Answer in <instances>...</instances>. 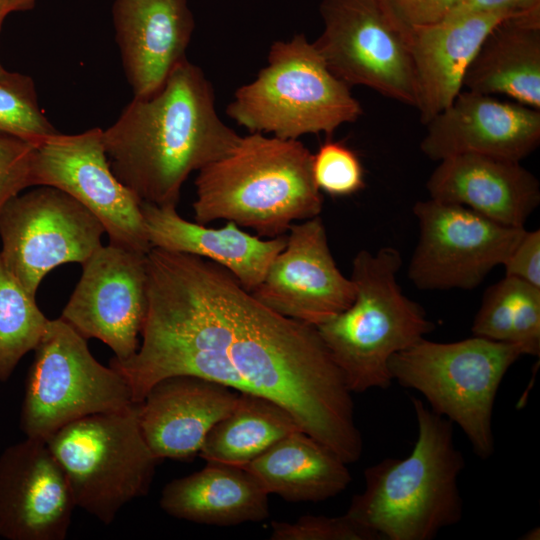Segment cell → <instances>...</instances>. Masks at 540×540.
Masks as SVG:
<instances>
[{
    "instance_id": "18",
    "label": "cell",
    "mask_w": 540,
    "mask_h": 540,
    "mask_svg": "<svg viewBox=\"0 0 540 540\" xmlns=\"http://www.w3.org/2000/svg\"><path fill=\"white\" fill-rule=\"evenodd\" d=\"M239 392L194 375L155 383L138 404L142 435L154 456L184 460L199 454L211 428L236 405Z\"/></svg>"
},
{
    "instance_id": "22",
    "label": "cell",
    "mask_w": 540,
    "mask_h": 540,
    "mask_svg": "<svg viewBox=\"0 0 540 540\" xmlns=\"http://www.w3.org/2000/svg\"><path fill=\"white\" fill-rule=\"evenodd\" d=\"M141 212L152 247L215 262L249 292L260 284L286 244V234L264 239L230 221L220 228L188 221L178 214L176 206L141 202Z\"/></svg>"
},
{
    "instance_id": "7",
    "label": "cell",
    "mask_w": 540,
    "mask_h": 540,
    "mask_svg": "<svg viewBox=\"0 0 540 540\" xmlns=\"http://www.w3.org/2000/svg\"><path fill=\"white\" fill-rule=\"evenodd\" d=\"M523 355L516 344L474 335L449 343L422 338L394 354L388 367L392 380L420 392L433 412L460 427L485 460L495 448L492 415L498 389Z\"/></svg>"
},
{
    "instance_id": "15",
    "label": "cell",
    "mask_w": 540,
    "mask_h": 540,
    "mask_svg": "<svg viewBox=\"0 0 540 540\" xmlns=\"http://www.w3.org/2000/svg\"><path fill=\"white\" fill-rule=\"evenodd\" d=\"M252 295L271 310L318 326L347 309L356 288L332 256L320 216L293 223Z\"/></svg>"
},
{
    "instance_id": "12",
    "label": "cell",
    "mask_w": 540,
    "mask_h": 540,
    "mask_svg": "<svg viewBox=\"0 0 540 540\" xmlns=\"http://www.w3.org/2000/svg\"><path fill=\"white\" fill-rule=\"evenodd\" d=\"M413 212L420 236L408 277L422 290L473 289L503 265L525 232L464 206L429 199Z\"/></svg>"
},
{
    "instance_id": "5",
    "label": "cell",
    "mask_w": 540,
    "mask_h": 540,
    "mask_svg": "<svg viewBox=\"0 0 540 540\" xmlns=\"http://www.w3.org/2000/svg\"><path fill=\"white\" fill-rule=\"evenodd\" d=\"M400 252L386 246L359 251L352 261V304L316 326L352 393L392 384L391 357L412 346L435 325L424 309L404 295L397 283Z\"/></svg>"
},
{
    "instance_id": "24",
    "label": "cell",
    "mask_w": 540,
    "mask_h": 540,
    "mask_svg": "<svg viewBox=\"0 0 540 540\" xmlns=\"http://www.w3.org/2000/svg\"><path fill=\"white\" fill-rule=\"evenodd\" d=\"M268 493L245 468L206 462L167 483L160 507L170 516L199 524L234 526L269 517Z\"/></svg>"
},
{
    "instance_id": "6",
    "label": "cell",
    "mask_w": 540,
    "mask_h": 540,
    "mask_svg": "<svg viewBox=\"0 0 540 540\" xmlns=\"http://www.w3.org/2000/svg\"><path fill=\"white\" fill-rule=\"evenodd\" d=\"M227 115L249 133L298 139L332 135L363 113L350 87L337 78L304 34L274 42L267 65L239 87Z\"/></svg>"
},
{
    "instance_id": "36",
    "label": "cell",
    "mask_w": 540,
    "mask_h": 540,
    "mask_svg": "<svg viewBox=\"0 0 540 540\" xmlns=\"http://www.w3.org/2000/svg\"><path fill=\"white\" fill-rule=\"evenodd\" d=\"M36 0H0V17L4 21L12 12L29 11L34 8Z\"/></svg>"
},
{
    "instance_id": "29",
    "label": "cell",
    "mask_w": 540,
    "mask_h": 540,
    "mask_svg": "<svg viewBox=\"0 0 540 540\" xmlns=\"http://www.w3.org/2000/svg\"><path fill=\"white\" fill-rule=\"evenodd\" d=\"M58 133L41 111L33 79L4 70L0 73V134L34 145Z\"/></svg>"
},
{
    "instance_id": "25",
    "label": "cell",
    "mask_w": 540,
    "mask_h": 540,
    "mask_svg": "<svg viewBox=\"0 0 540 540\" xmlns=\"http://www.w3.org/2000/svg\"><path fill=\"white\" fill-rule=\"evenodd\" d=\"M347 465L325 444L297 430L243 468L268 494L290 502H319L346 490L352 481Z\"/></svg>"
},
{
    "instance_id": "34",
    "label": "cell",
    "mask_w": 540,
    "mask_h": 540,
    "mask_svg": "<svg viewBox=\"0 0 540 540\" xmlns=\"http://www.w3.org/2000/svg\"><path fill=\"white\" fill-rule=\"evenodd\" d=\"M503 266L506 276L540 287V230H525Z\"/></svg>"
},
{
    "instance_id": "23",
    "label": "cell",
    "mask_w": 540,
    "mask_h": 540,
    "mask_svg": "<svg viewBox=\"0 0 540 540\" xmlns=\"http://www.w3.org/2000/svg\"><path fill=\"white\" fill-rule=\"evenodd\" d=\"M463 89L540 110V8L509 17L484 39Z\"/></svg>"
},
{
    "instance_id": "33",
    "label": "cell",
    "mask_w": 540,
    "mask_h": 540,
    "mask_svg": "<svg viewBox=\"0 0 540 540\" xmlns=\"http://www.w3.org/2000/svg\"><path fill=\"white\" fill-rule=\"evenodd\" d=\"M410 29L446 19L463 0H382Z\"/></svg>"
},
{
    "instance_id": "16",
    "label": "cell",
    "mask_w": 540,
    "mask_h": 540,
    "mask_svg": "<svg viewBox=\"0 0 540 540\" xmlns=\"http://www.w3.org/2000/svg\"><path fill=\"white\" fill-rule=\"evenodd\" d=\"M76 507L46 441L26 437L0 454V537L63 540Z\"/></svg>"
},
{
    "instance_id": "11",
    "label": "cell",
    "mask_w": 540,
    "mask_h": 540,
    "mask_svg": "<svg viewBox=\"0 0 540 540\" xmlns=\"http://www.w3.org/2000/svg\"><path fill=\"white\" fill-rule=\"evenodd\" d=\"M104 234L94 214L51 186L16 195L0 212V256L34 298L51 270L66 263L83 264L102 246Z\"/></svg>"
},
{
    "instance_id": "32",
    "label": "cell",
    "mask_w": 540,
    "mask_h": 540,
    "mask_svg": "<svg viewBox=\"0 0 540 540\" xmlns=\"http://www.w3.org/2000/svg\"><path fill=\"white\" fill-rule=\"evenodd\" d=\"M36 145L0 134V212L5 204L32 185Z\"/></svg>"
},
{
    "instance_id": "1",
    "label": "cell",
    "mask_w": 540,
    "mask_h": 540,
    "mask_svg": "<svg viewBox=\"0 0 540 540\" xmlns=\"http://www.w3.org/2000/svg\"><path fill=\"white\" fill-rule=\"evenodd\" d=\"M146 267L142 343L109 363L134 403L166 377L194 375L273 400L345 463L361 458L352 392L315 326L271 310L205 258L152 247Z\"/></svg>"
},
{
    "instance_id": "20",
    "label": "cell",
    "mask_w": 540,
    "mask_h": 540,
    "mask_svg": "<svg viewBox=\"0 0 540 540\" xmlns=\"http://www.w3.org/2000/svg\"><path fill=\"white\" fill-rule=\"evenodd\" d=\"M439 162L426 184L431 199L510 227H524L540 203L539 181L520 162L478 154Z\"/></svg>"
},
{
    "instance_id": "38",
    "label": "cell",
    "mask_w": 540,
    "mask_h": 540,
    "mask_svg": "<svg viewBox=\"0 0 540 540\" xmlns=\"http://www.w3.org/2000/svg\"><path fill=\"white\" fill-rule=\"evenodd\" d=\"M2 24H3V20H2V18L0 17V30H1ZM4 70H5V69L3 68V66H2L1 63H0V73L3 72Z\"/></svg>"
},
{
    "instance_id": "26",
    "label": "cell",
    "mask_w": 540,
    "mask_h": 540,
    "mask_svg": "<svg viewBox=\"0 0 540 540\" xmlns=\"http://www.w3.org/2000/svg\"><path fill=\"white\" fill-rule=\"evenodd\" d=\"M297 430L302 429L280 404L256 394L239 393L232 411L208 432L199 456L206 462L243 467Z\"/></svg>"
},
{
    "instance_id": "2",
    "label": "cell",
    "mask_w": 540,
    "mask_h": 540,
    "mask_svg": "<svg viewBox=\"0 0 540 540\" xmlns=\"http://www.w3.org/2000/svg\"><path fill=\"white\" fill-rule=\"evenodd\" d=\"M103 139L114 175L140 202L177 206L187 177L241 136L220 119L204 72L185 58L158 91L134 96Z\"/></svg>"
},
{
    "instance_id": "9",
    "label": "cell",
    "mask_w": 540,
    "mask_h": 540,
    "mask_svg": "<svg viewBox=\"0 0 540 540\" xmlns=\"http://www.w3.org/2000/svg\"><path fill=\"white\" fill-rule=\"evenodd\" d=\"M34 352L20 412L26 437L46 441L75 420L134 404L125 379L99 363L87 339L61 318L49 319Z\"/></svg>"
},
{
    "instance_id": "19",
    "label": "cell",
    "mask_w": 540,
    "mask_h": 540,
    "mask_svg": "<svg viewBox=\"0 0 540 540\" xmlns=\"http://www.w3.org/2000/svg\"><path fill=\"white\" fill-rule=\"evenodd\" d=\"M112 15L134 96L155 93L186 58L195 26L187 0H115Z\"/></svg>"
},
{
    "instance_id": "21",
    "label": "cell",
    "mask_w": 540,
    "mask_h": 540,
    "mask_svg": "<svg viewBox=\"0 0 540 540\" xmlns=\"http://www.w3.org/2000/svg\"><path fill=\"white\" fill-rule=\"evenodd\" d=\"M518 14L522 13H471L412 28L416 109L424 125L463 89L466 70L487 35L502 21Z\"/></svg>"
},
{
    "instance_id": "35",
    "label": "cell",
    "mask_w": 540,
    "mask_h": 540,
    "mask_svg": "<svg viewBox=\"0 0 540 540\" xmlns=\"http://www.w3.org/2000/svg\"><path fill=\"white\" fill-rule=\"evenodd\" d=\"M540 8V0H463L447 18L471 13H523Z\"/></svg>"
},
{
    "instance_id": "17",
    "label": "cell",
    "mask_w": 540,
    "mask_h": 540,
    "mask_svg": "<svg viewBox=\"0 0 540 540\" xmlns=\"http://www.w3.org/2000/svg\"><path fill=\"white\" fill-rule=\"evenodd\" d=\"M420 143L429 159L478 154L520 162L540 143V110L462 89Z\"/></svg>"
},
{
    "instance_id": "30",
    "label": "cell",
    "mask_w": 540,
    "mask_h": 540,
    "mask_svg": "<svg viewBox=\"0 0 540 540\" xmlns=\"http://www.w3.org/2000/svg\"><path fill=\"white\" fill-rule=\"evenodd\" d=\"M313 179L321 192L332 197L353 195L365 187L358 155L344 142L327 140L312 156Z\"/></svg>"
},
{
    "instance_id": "31",
    "label": "cell",
    "mask_w": 540,
    "mask_h": 540,
    "mask_svg": "<svg viewBox=\"0 0 540 540\" xmlns=\"http://www.w3.org/2000/svg\"><path fill=\"white\" fill-rule=\"evenodd\" d=\"M271 540H378L346 514L338 517L305 515L295 522L273 521Z\"/></svg>"
},
{
    "instance_id": "14",
    "label": "cell",
    "mask_w": 540,
    "mask_h": 540,
    "mask_svg": "<svg viewBox=\"0 0 540 540\" xmlns=\"http://www.w3.org/2000/svg\"><path fill=\"white\" fill-rule=\"evenodd\" d=\"M146 255L102 245L81 264V277L60 316L85 339L106 344L118 360L139 347L147 311Z\"/></svg>"
},
{
    "instance_id": "13",
    "label": "cell",
    "mask_w": 540,
    "mask_h": 540,
    "mask_svg": "<svg viewBox=\"0 0 540 540\" xmlns=\"http://www.w3.org/2000/svg\"><path fill=\"white\" fill-rule=\"evenodd\" d=\"M32 185L55 187L76 199L102 223L109 244L143 254L152 248L141 202L114 175L102 129L58 132L39 143L33 155Z\"/></svg>"
},
{
    "instance_id": "3",
    "label": "cell",
    "mask_w": 540,
    "mask_h": 540,
    "mask_svg": "<svg viewBox=\"0 0 540 540\" xmlns=\"http://www.w3.org/2000/svg\"><path fill=\"white\" fill-rule=\"evenodd\" d=\"M410 399L418 426L411 453L366 468L364 490L345 513L378 540H432L463 516L458 479L465 459L453 423Z\"/></svg>"
},
{
    "instance_id": "27",
    "label": "cell",
    "mask_w": 540,
    "mask_h": 540,
    "mask_svg": "<svg viewBox=\"0 0 540 540\" xmlns=\"http://www.w3.org/2000/svg\"><path fill=\"white\" fill-rule=\"evenodd\" d=\"M471 331L474 336L516 344L540 354V287L506 276L484 293Z\"/></svg>"
},
{
    "instance_id": "28",
    "label": "cell",
    "mask_w": 540,
    "mask_h": 540,
    "mask_svg": "<svg viewBox=\"0 0 540 540\" xmlns=\"http://www.w3.org/2000/svg\"><path fill=\"white\" fill-rule=\"evenodd\" d=\"M49 319L36 298L11 274L0 256V381H7L21 359L39 344Z\"/></svg>"
},
{
    "instance_id": "37",
    "label": "cell",
    "mask_w": 540,
    "mask_h": 540,
    "mask_svg": "<svg viewBox=\"0 0 540 540\" xmlns=\"http://www.w3.org/2000/svg\"><path fill=\"white\" fill-rule=\"evenodd\" d=\"M520 539H522V540H539L540 539V528L535 527V528L530 529Z\"/></svg>"
},
{
    "instance_id": "4",
    "label": "cell",
    "mask_w": 540,
    "mask_h": 540,
    "mask_svg": "<svg viewBox=\"0 0 540 540\" xmlns=\"http://www.w3.org/2000/svg\"><path fill=\"white\" fill-rule=\"evenodd\" d=\"M312 156L298 139L241 136L229 154L198 171L195 222L222 219L274 238L319 216L323 195L313 179Z\"/></svg>"
},
{
    "instance_id": "8",
    "label": "cell",
    "mask_w": 540,
    "mask_h": 540,
    "mask_svg": "<svg viewBox=\"0 0 540 540\" xmlns=\"http://www.w3.org/2000/svg\"><path fill=\"white\" fill-rule=\"evenodd\" d=\"M138 404L80 418L46 440L76 507L106 525L148 493L159 462L140 430Z\"/></svg>"
},
{
    "instance_id": "10",
    "label": "cell",
    "mask_w": 540,
    "mask_h": 540,
    "mask_svg": "<svg viewBox=\"0 0 540 540\" xmlns=\"http://www.w3.org/2000/svg\"><path fill=\"white\" fill-rule=\"evenodd\" d=\"M323 30L313 42L329 70L416 108L411 31L382 0H321Z\"/></svg>"
}]
</instances>
